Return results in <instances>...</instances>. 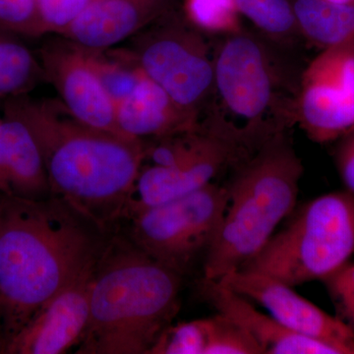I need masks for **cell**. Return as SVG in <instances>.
<instances>
[{
	"mask_svg": "<svg viewBox=\"0 0 354 354\" xmlns=\"http://www.w3.org/2000/svg\"><path fill=\"white\" fill-rule=\"evenodd\" d=\"M4 111L24 121L34 135L51 197L99 230L124 216L146 158L143 141L84 124L59 100L21 95L6 100Z\"/></svg>",
	"mask_w": 354,
	"mask_h": 354,
	"instance_id": "6da1fadb",
	"label": "cell"
},
{
	"mask_svg": "<svg viewBox=\"0 0 354 354\" xmlns=\"http://www.w3.org/2000/svg\"><path fill=\"white\" fill-rule=\"evenodd\" d=\"M86 223L55 198L2 196L0 330L8 344L48 300L97 263L101 247Z\"/></svg>",
	"mask_w": 354,
	"mask_h": 354,
	"instance_id": "7a4b0ae2",
	"label": "cell"
},
{
	"mask_svg": "<svg viewBox=\"0 0 354 354\" xmlns=\"http://www.w3.org/2000/svg\"><path fill=\"white\" fill-rule=\"evenodd\" d=\"M181 274L135 244L102 251L90 291V318L79 354H148L178 312Z\"/></svg>",
	"mask_w": 354,
	"mask_h": 354,
	"instance_id": "3957f363",
	"label": "cell"
},
{
	"mask_svg": "<svg viewBox=\"0 0 354 354\" xmlns=\"http://www.w3.org/2000/svg\"><path fill=\"white\" fill-rule=\"evenodd\" d=\"M301 71L272 44L242 30L214 55V87L201 124L250 153L297 124Z\"/></svg>",
	"mask_w": 354,
	"mask_h": 354,
	"instance_id": "277c9868",
	"label": "cell"
},
{
	"mask_svg": "<svg viewBox=\"0 0 354 354\" xmlns=\"http://www.w3.org/2000/svg\"><path fill=\"white\" fill-rule=\"evenodd\" d=\"M228 205L206 252L204 278L239 271L264 248L297 205L304 165L288 132L272 137L235 167Z\"/></svg>",
	"mask_w": 354,
	"mask_h": 354,
	"instance_id": "5b68a950",
	"label": "cell"
},
{
	"mask_svg": "<svg viewBox=\"0 0 354 354\" xmlns=\"http://www.w3.org/2000/svg\"><path fill=\"white\" fill-rule=\"evenodd\" d=\"M354 254V195L335 191L311 200L241 270L295 286L334 276Z\"/></svg>",
	"mask_w": 354,
	"mask_h": 354,
	"instance_id": "8992f818",
	"label": "cell"
},
{
	"mask_svg": "<svg viewBox=\"0 0 354 354\" xmlns=\"http://www.w3.org/2000/svg\"><path fill=\"white\" fill-rule=\"evenodd\" d=\"M129 51L151 80L200 118L214 87V57L202 32L171 10L135 35Z\"/></svg>",
	"mask_w": 354,
	"mask_h": 354,
	"instance_id": "52a82bcc",
	"label": "cell"
},
{
	"mask_svg": "<svg viewBox=\"0 0 354 354\" xmlns=\"http://www.w3.org/2000/svg\"><path fill=\"white\" fill-rule=\"evenodd\" d=\"M227 186L209 183L185 196L131 216L133 244L183 274L208 250L228 205Z\"/></svg>",
	"mask_w": 354,
	"mask_h": 354,
	"instance_id": "ba28073f",
	"label": "cell"
},
{
	"mask_svg": "<svg viewBox=\"0 0 354 354\" xmlns=\"http://www.w3.org/2000/svg\"><path fill=\"white\" fill-rule=\"evenodd\" d=\"M297 124L319 144L339 140L354 127V46L323 48L302 70Z\"/></svg>",
	"mask_w": 354,
	"mask_h": 354,
	"instance_id": "9c48e42d",
	"label": "cell"
},
{
	"mask_svg": "<svg viewBox=\"0 0 354 354\" xmlns=\"http://www.w3.org/2000/svg\"><path fill=\"white\" fill-rule=\"evenodd\" d=\"M252 153L232 140L200 124L196 144L183 162L174 167H142L124 216L131 218L141 209L201 189L213 183L223 169L236 167Z\"/></svg>",
	"mask_w": 354,
	"mask_h": 354,
	"instance_id": "30bf717a",
	"label": "cell"
},
{
	"mask_svg": "<svg viewBox=\"0 0 354 354\" xmlns=\"http://www.w3.org/2000/svg\"><path fill=\"white\" fill-rule=\"evenodd\" d=\"M38 57L44 80L55 87L60 102L76 120L127 138L116 122L115 104L84 48L57 36L41 44Z\"/></svg>",
	"mask_w": 354,
	"mask_h": 354,
	"instance_id": "8fae6325",
	"label": "cell"
},
{
	"mask_svg": "<svg viewBox=\"0 0 354 354\" xmlns=\"http://www.w3.org/2000/svg\"><path fill=\"white\" fill-rule=\"evenodd\" d=\"M218 281L257 302L292 332L332 344L342 354H354V333L348 324L298 295L292 286L262 272L247 270L230 272Z\"/></svg>",
	"mask_w": 354,
	"mask_h": 354,
	"instance_id": "7c38bea8",
	"label": "cell"
},
{
	"mask_svg": "<svg viewBox=\"0 0 354 354\" xmlns=\"http://www.w3.org/2000/svg\"><path fill=\"white\" fill-rule=\"evenodd\" d=\"M95 264L48 300L9 342L6 353L62 354L79 346L90 318Z\"/></svg>",
	"mask_w": 354,
	"mask_h": 354,
	"instance_id": "4fadbf2b",
	"label": "cell"
},
{
	"mask_svg": "<svg viewBox=\"0 0 354 354\" xmlns=\"http://www.w3.org/2000/svg\"><path fill=\"white\" fill-rule=\"evenodd\" d=\"M171 9V0H91L57 36L84 50L102 51L133 38Z\"/></svg>",
	"mask_w": 354,
	"mask_h": 354,
	"instance_id": "5bb4252c",
	"label": "cell"
},
{
	"mask_svg": "<svg viewBox=\"0 0 354 354\" xmlns=\"http://www.w3.org/2000/svg\"><path fill=\"white\" fill-rule=\"evenodd\" d=\"M199 290L218 313L243 326L260 344L264 354H342L332 344L288 329L271 314L259 311L250 300L216 279L203 278Z\"/></svg>",
	"mask_w": 354,
	"mask_h": 354,
	"instance_id": "9a60e30c",
	"label": "cell"
},
{
	"mask_svg": "<svg viewBox=\"0 0 354 354\" xmlns=\"http://www.w3.org/2000/svg\"><path fill=\"white\" fill-rule=\"evenodd\" d=\"M115 109L116 122L121 133L127 138L137 141L192 131L201 123L197 115L179 106L145 73Z\"/></svg>",
	"mask_w": 354,
	"mask_h": 354,
	"instance_id": "2e32d148",
	"label": "cell"
},
{
	"mask_svg": "<svg viewBox=\"0 0 354 354\" xmlns=\"http://www.w3.org/2000/svg\"><path fill=\"white\" fill-rule=\"evenodd\" d=\"M0 195L35 201L50 195L34 135L24 121L7 111L0 122Z\"/></svg>",
	"mask_w": 354,
	"mask_h": 354,
	"instance_id": "e0dca14e",
	"label": "cell"
},
{
	"mask_svg": "<svg viewBox=\"0 0 354 354\" xmlns=\"http://www.w3.org/2000/svg\"><path fill=\"white\" fill-rule=\"evenodd\" d=\"M301 36L321 48L353 44L354 4L325 0L292 2Z\"/></svg>",
	"mask_w": 354,
	"mask_h": 354,
	"instance_id": "ac0fdd59",
	"label": "cell"
},
{
	"mask_svg": "<svg viewBox=\"0 0 354 354\" xmlns=\"http://www.w3.org/2000/svg\"><path fill=\"white\" fill-rule=\"evenodd\" d=\"M43 80L39 57L22 36L0 29V99L28 95Z\"/></svg>",
	"mask_w": 354,
	"mask_h": 354,
	"instance_id": "d6986e66",
	"label": "cell"
},
{
	"mask_svg": "<svg viewBox=\"0 0 354 354\" xmlns=\"http://www.w3.org/2000/svg\"><path fill=\"white\" fill-rule=\"evenodd\" d=\"M85 50L95 74L115 106L134 90L144 76L129 50Z\"/></svg>",
	"mask_w": 354,
	"mask_h": 354,
	"instance_id": "ffe728a7",
	"label": "cell"
},
{
	"mask_svg": "<svg viewBox=\"0 0 354 354\" xmlns=\"http://www.w3.org/2000/svg\"><path fill=\"white\" fill-rule=\"evenodd\" d=\"M241 16L274 39H291L301 35L295 7L290 0H236Z\"/></svg>",
	"mask_w": 354,
	"mask_h": 354,
	"instance_id": "44dd1931",
	"label": "cell"
},
{
	"mask_svg": "<svg viewBox=\"0 0 354 354\" xmlns=\"http://www.w3.org/2000/svg\"><path fill=\"white\" fill-rule=\"evenodd\" d=\"M185 19L202 32L230 36L243 30L236 0H184Z\"/></svg>",
	"mask_w": 354,
	"mask_h": 354,
	"instance_id": "7402d4cb",
	"label": "cell"
},
{
	"mask_svg": "<svg viewBox=\"0 0 354 354\" xmlns=\"http://www.w3.org/2000/svg\"><path fill=\"white\" fill-rule=\"evenodd\" d=\"M209 318L169 325L148 354H205L208 346Z\"/></svg>",
	"mask_w": 354,
	"mask_h": 354,
	"instance_id": "603a6c76",
	"label": "cell"
},
{
	"mask_svg": "<svg viewBox=\"0 0 354 354\" xmlns=\"http://www.w3.org/2000/svg\"><path fill=\"white\" fill-rule=\"evenodd\" d=\"M209 318L205 354H264L257 341L241 324L220 313Z\"/></svg>",
	"mask_w": 354,
	"mask_h": 354,
	"instance_id": "cb8c5ba5",
	"label": "cell"
},
{
	"mask_svg": "<svg viewBox=\"0 0 354 354\" xmlns=\"http://www.w3.org/2000/svg\"><path fill=\"white\" fill-rule=\"evenodd\" d=\"M0 29L22 37L43 36L37 0H0Z\"/></svg>",
	"mask_w": 354,
	"mask_h": 354,
	"instance_id": "d4e9b609",
	"label": "cell"
},
{
	"mask_svg": "<svg viewBox=\"0 0 354 354\" xmlns=\"http://www.w3.org/2000/svg\"><path fill=\"white\" fill-rule=\"evenodd\" d=\"M44 35L66 29L83 12L91 0H37Z\"/></svg>",
	"mask_w": 354,
	"mask_h": 354,
	"instance_id": "484cf974",
	"label": "cell"
},
{
	"mask_svg": "<svg viewBox=\"0 0 354 354\" xmlns=\"http://www.w3.org/2000/svg\"><path fill=\"white\" fill-rule=\"evenodd\" d=\"M335 162L346 190L354 195V127L339 139Z\"/></svg>",
	"mask_w": 354,
	"mask_h": 354,
	"instance_id": "4316f807",
	"label": "cell"
},
{
	"mask_svg": "<svg viewBox=\"0 0 354 354\" xmlns=\"http://www.w3.org/2000/svg\"><path fill=\"white\" fill-rule=\"evenodd\" d=\"M324 283L335 304L354 302V264L348 263Z\"/></svg>",
	"mask_w": 354,
	"mask_h": 354,
	"instance_id": "83f0119b",
	"label": "cell"
},
{
	"mask_svg": "<svg viewBox=\"0 0 354 354\" xmlns=\"http://www.w3.org/2000/svg\"><path fill=\"white\" fill-rule=\"evenodd\" d=\"M337 304L344 322L348 324L354 333V302H341Z\"/></svg>",
	"mask_w": 354,
	"mask_h": 354,
	"instance_id": "f1b7e54d",
	"label": "cell"
},
{
	"mask_svg": "<svg viewBox=\"0 0 354 354\" xmlns=\"http://www.w3.org/2000/svg\"><path fill=\"white\" fill-rule=\"evenodd\" d=\"M7 346H8V341L2 330H0V353H6Z\"/></svg>",
	"mask_w": 354,
	"mask_h": 354,
	"instance_id": "f546056e",
	"label": "cell"
},
{
	"mask_svg": "<svg viewBox=\"0 0 354 354\" xmlns=\"http://www.w3.org/2000/svg\"><path fill=\"white\" fill-rule=\"evenodd\" d=\"M325 1L337 4H354V0H325Z\"/></svg>",
	"mask_w": 354,
	"mask_h": 354,
	"instance_id": "4dcf8cb0",
	"label": "cell"
},
{
	"mask_svg": "<svg viewBox=\"0 0 354 354\" xmlns=\"http://www.w3.org/2000/svg\"><path fill=\"white\" fill-rule=\"evenodd\" d=\"M1 200H2V196H1V195H0V205H1Z\"/></svg>",
	"mask_w": 354,
	"mask_h": 354,
	"instance_id": "1f68e13d",
	"label": "cell"
},
{
	"mask_svg": "<svg viewBox=\"0 0 354 354\" xmlns=\"http://www.w3.org/2000/svg\"><path fill=\"white\" fill-rule=\"evenodd\" d=\"M1 121H2V120H1V118H0V122H1Z\"/></svg>",
	"mask_w": 354,
	"mask_h": 354,
	"instance_id": "d6a6232c",
	"label": "cell"
}]
</instances>
